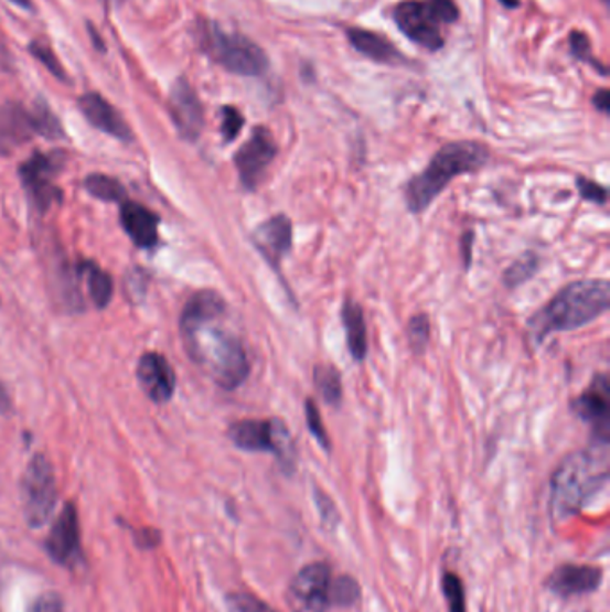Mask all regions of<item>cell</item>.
Returning a JSON list of instances; mask_svg holds the SVG:
<instances>
[{
  "mask_svg": "<svg viewBox=\"0 0 610 612\" xmlns=\"http://www.w3.org/2000/svg\"><path fill=\"white\" fill-rule=\"evenodd\" d=\"M226 301L213 290L195 292L181 313V335L190 358L226 390L237 389L252 373L246 347L221 324Z\"/></svg>",
  "mask_w": 610,
  "mask_h": 612,
  "instance_id": "6da1fadb",
  "label": "cell"
},
{
  "mask_svg": "<svg viewBox=\"0 0 610 612\" xmlns=\"http://www.w3.org/2000/svg\"><path fill=\"white\" fill-rule=\"evenodd\" d=\"M609 480V444L597 442L564 459L552 476V516L564 522L591 502Z\"/></svg>",
  "mask_w": 610,
  "mask_h": 612,
  "instance_id": "7a4b0ae2",
  "label": "cell"
},
{
  "mask_svg": "<svg viewBox=\"0 0 610 612\" xmlns=\"http://www.w3.org/2000/svg\"><path fill=\"white\" fill-rule=\"evenodd\" d=\"M610 286L607 280H584L564 287L554 300L531 319L535 342L558 332H571L592 323L609 310Z\"/></svg>",
  "mask_w": 610,
  "mask_h": 612,
  "instance_id": "3957f363",
  "label": "cell"
},
{
  "mask_svg": "<svg viewBox=\"0 0 610 612\" xmlns=\"http://www.w3.org/2000/svg\"><path fill=\"white\" fill-rule=\"evenodd\" d=\"M488 162L489 149L483 143L471 140L448 143L437 151L421 174L408 181L405 186L407 208L411 214H421L454 178L480 171Z\"/></svg>",
  "mask_w": 610,
  "mask_h": 612,
  "instance_id": "277c9868",
  "label": "cell"
},
{
  "mask_svg": "<svg viewBox=\"0 0 610 612\" xmlns=\"http://www.w3.org/2000/svg\"><path fill=\"white\" fill-rule=\"evenodd\" d=\"M394 20L403 34L428 51H439L445 45L440 34L442 25L459 20V8L453 0H405L396 6Z\"/></svg>",
  "mask_w": 610,
  "mask_h": 612,
  "instance_id": "5b68a950",
  "label": "cell"
},
{
  "mask_svg": "<svg viewBox=\"0 0 610 612\" xmlns=\"http://www.w3.org/2000/svg\"><path fill=\"white\" fill-rule=\"evenodd\" d=\"M203 47L226 71L238 76H260L269 60L255 42L238 33H226L217 25L203 28Z\"/></svg>",
  "mask_w": 610,
  "mask_h": 612,
  "instance_id": "8992f818",
  "label": "cell"
},
{
  "mask_svg": "<svg viewBox=\"0 0 610 612\" xmlns=\"http://www.w3.org/2000/svg\"><path fill=\"white\" fill-rule=\"evenodd\" d=\"M229 439L235 447L246 451H269L278 457L285 470H293V450L289 428L279 419L256 421L246 419L229 428Z\"/></svg>",
  "mask_w": 610,
  "mask_h": 612,
  "instance_id": "52a82bcc",
  "label": "cell"
},
{
  "mask_svg": "<svg viewBox=\"0 0 610 612\" xmlns=\"http://www.w3.org/2000/svg\"><path fill=\"white\" fill-rule=\"evenodd\" d=\"M22 496L29 525L34 528L42 527L53 514L57 498L56 476L47 457L36 455L29 462L22 484Z\"/></svg>",
  "mask_w": 610,
  "mask_h": 612,
  "instance_id": "ba28073f",
  "label": "cell"
},
{
  "mask_svg": "<svg viewBox=\"0 0 610 612\" xmlns=\"http://www.w3.org/2000/svg\"><path fill=\"white\" fill-rule=\"evenodd\" d=\"M333 575L327 562H312L290 580L287 602L293 612H327L333 608Z\"/></svg>",
  "mask_w": 610,
  "mask_h": 612,
  "instance_id": "9c48e42d",
  "label": "cell"
},
{
  "mask_svg": "<svg viewBox=\"0 0 610 612\" xmlns=\"http://www.w3.org/2000/svg\"><path fill=\"white\" fill-rule=\"evenodd\" d=\"M276 154H278V143L269 129L266 126L253 129L249 140L235 154V167L244 189L256 191L260 186L267 169L275 162Z\"/></svg>",
  "mask_w": 610,
  "mask_h": 612,
  "instance_id": "30bf717a",
  "label": "cell"
},
{
  "mask_svg": "<svg viewBox=\"0 0 610 612\" xmlns=\"http://www.w3.org/2000/svg\"><path fill=\"white\" fill-rule=\"evenodd\" d=\"M62 167L60 154L36 152L20 167V178L24 183L31 203L40 212H47L51 204L62 201V191L54 185V176Z\"/></svg>",
  "mask_w": 610,
  "mask_h": 612,
  "instance_id": "8fae6325",
  "label": "cell"
},
{
  "mask_svg": "<svg viewBox=\"0 0 610 612\" xmlns=\"http://www.w3.org/2000/svg\"><path fill=\"white\" fill-rule=\"evenodd\" d=\"M571 410L592 427L595 441L607 442L610 436V385L607 375H597L589 389L572 399Z\"/></svg>",
  "mask_w": 610,
  "mask_h": 612,
  "instance_id": "7c38bea8",
  "label": "cell"
},
{
  "mask_svg": "<svg viewBox=\"0 0 610 612\" xmlns=\"http://www.w3.org/2000/svg\"><path fill=\"white\" fill-rule=\"evenodd\" d=\"M172 120L181 137L195 142L204 126V111L200 97L186 79H178L172 86L171 99Z\"/></svg>",
  "mask_w": 610,
  "mask_h": 612,
  "instance_id": "4fadbf2b",
  "label": "cell"
},
{
  "mask_svg": "<svg viewBox=\"0 0 610 612\" xmlns=\"http://www.w3.org/2000/svg\"><path fill=\"white\" fill-rule=\"evenodd\" d=\"M252 240L267 264L279 272L281 260L292 249V223L287 215H275L253 232Z\"/></svg>",
  "mask_w": 610,
  "mask_h": 612,
  "instance_id": "5bb4252c",
  "label": "cell"
},
{
  "mask_svg": "<svg viewBox=\"0 0 610 612\" xmlns=\"http://www.w3.org/2000/svg\"><path fill=\"white\" fill-rule=\"evenodd\" d=\"M137 376L143 393L154 404H167L174 395V371L160 353H146L138 362Z\"/></svg>",
  "mask_w": 610,
  "mask_h": 612,
  "instance_id": "9a60e30c",
  "label": "cell"
},
{
  "mask_svg": "<svg viewBox=\"0 0 610 612\" xmlns=\"http://www.w3.org/2000/svg\"><path fill=\"white\" fill-rule=\"evenodd\" d=\"M603 573L595 566L564 565L546 580V588L560 599H572L592 593L600 588Z\"/></svg>",
  "mask_w": 610,
  "mask_h": 612,
  "instance_id": "2e32d148",
  "label": "cell"
},
{
  "mask_svg": "<svg viewBox=\"0 0 610 612\" xmlns=\"http://www.w3.org/2000/svg\"><path fill=\"white\" fill-rule=\"evenodd\" d=\"M47 550L62 565H71L79 554V522L74 505H65L57 516L53 530L49 534Z\"/></svg>",
  "mask_w": 610,
  "mask_h": 612,
  "instance_id": "e0dca14e",
  "label": "cell"
},
{
  "mask_svg": "<svg viewBox=\"0 0 610 612\" xmlns=\"http://www.w3.org/2000/svg\"><path fill=\"white\" fill-rule=\"evenodd\" d=\"M79 109L85 119L103 133L119 138L122 142H129L133 137L122 115L99 94H85L81 97Z\"/></svg>",
  "mask_w": 610,
  "mask_h": 612,
  "instance_id": "ac0fdd59",
  "label": "cell"
},
{
  "mask_svg": "<svg viewBox=\"0 0 610 612\" xmlns=\"http://www.w3.org/2000/svg\"><path fill=\"white\" fill-rule=\"evenodd\" d=\"M31 111L24 106L6 103L0 105V152L13 151L34 137Z\"/></svg>",
  "mask_w": 610,
  "mask_h": 612,
  "instance_id": "d6986e66",
  "label": "cell"
},
{
  "mask_svg": "<svg viewBox=\"0 0 610 612\" xmlns=\"http://www.w3.org/2000/svg\"><path fill=\"white\" fill-rule=\"evenodd\" d=\"M120 223L128 233L129 238L142 249H152L158 246V226L160 218L154 212L142 204L124 203L120 208Z\"/></svg>",
  "mask_w": 610,
  "mask_h": 612,
  "instance_id": "ffe728a7",
  "label": "cell"
},
{
  "mask_svg": "<svg viewBox=\"0 0 610 612\" xmlns=\"http://www.w3.org/2000/svg\"><path fill=\"white\" fill-rule=\"evenodd\" d=\"M347 39L360 54H364L365 57H370L374 62L388 63V65L405 62V57L398 49L394 47L393 43L388 42L385 36L373 33V31L351 28L347 29Z\"/></svg>",
  "mask_w": 610,
  "mask_h": 612,
  "instance_id": "44dd1931",
  "label": "cell"
},
{
  "mask_svg": "<svg viewBox=\"0 0 610 612\" xmlns=\"http://www.w3.org/2000/svg\"><path fill=\"white\" fill-rule=\"evenodd\" d=\"M342 321L345 328V341L350 353L356 362L364 361L367 356V326H365L364 312L356 301L347 300L342 309Z\"/></svg>",
  "mask_w": 610,
  "mask_h": 612,
  "instance_id": "7402d4cb",
  "label": "cell"
},
{
  "mask_svg": "<svg viewBox=\"0 0 610 612\" xmlns=\"http://www.w3.org/2000/svg\"><path fill=\"white\" fill-rule=\"evenodd\" d=\"M79 271L86 278L88 292H90L95 307L97 309H106L111 298H114V281H111V276L103 271L99 266H95L94 261L81 264Z\"/></svg>",
  "mask_w": 610,
  "mask_h": 612,
  "instance_id": "603a6c76",
  "label": "cell"
},
{
  "mask_svg": "<svg viewBox=\"0 0 610 612\" xmlns=\"http://www.w3.org/2000/svg\"><path fill=\"white\" fill-rule=\"evenodd\" d=\"M313 384L319 395L332 407H339L342 401L341 373L330 364H319L313 369Z\"/></svg>",
  "mask_w": 610,
  "mask_h": 612,
  "instance_id": "cb8c5ba5",
  "label": "cell"
},
{
  "mask_svg": "<svg viewBox=\"0 0 610 612\" xmlns=\"http://www.w3.org/2000/svg\"><path fill=\"white\" fill-rule=\"evenodd\" d=\"M85 186L86 191L100 201L117 203V201H122L126 197V191L120 185V181L106 176V174H90V176H86Z\"/></svg>",
  "mask_w": 610,
  "mask_h": 612,
  "instance_id": "d4e9b609",
  "label": "cell"
},
{
  "mask_svg": "<svg viewBox=\"0 0 610 612\" xmlns=\"http://www.w3.org/2000/svg\"><path fill=\"white\" fill-rule=\"evenodd\" d=\"M31 111V119H33L34 133L40 137L51 138L57 140L63 138L62 122L57 120L53 109L49 108L47 103H36Z\"/></svg>",
  "mask_w": 610,
  "mask_h": 612,
  "instance_id": "484cf974",
  "label": "cell"
},
{
  "mask_svg": "<svg viewBox=\"0 0 610 612\" xmlns=\"http://www.w3.org/2000/svg\"><path fill=\"white\" fill-rule=\"evenodd\" d=\"M539 269V257L535 253H525L523 257L517 258L514 264H512L509 269H506L505 275H503V283H505L509 289H517V287L523 286L525 281L531 280L532 276Z\"/></svg>",
  "mask_w": 610,
  "mask_h": 612,
  "instance_id": "4316f807",
  "label": "cell"
},
{
  "mask_svg": "<svg viewBox=\"0 0 610 612\" xmlns=\"http://www.w3.org/2000/svg\"><path fill=\"white\" fill-rule=\"evenodd\" d=\"M442 591L450 612H468L465 609V589L459 575L446 571L442 575Z\"/></svg>",
  "mask_w": 610,
  "mask_h": 612,
  "instance_id": "83f0119b",
  "label": "cell"
},
{
  "mask_svg": "<svg viewBox=\"0 0 610 612\" xmlns=\"http://www.w3.org/2000/svg\"><path fill=\"white\" fill-rule=\"evenodd\" d=\"M360 600V586L355 579H351L347 575L333 579L332 602L339 608H351L353 603Z\"/></svg>",
  "mask_w": 610,
  "mask_h": 612,
  "instance_id": "f1b7e54d",
  "label": "cell"
},
{
  "mask_svg": "<svg viewBox=\"0 0 610 612\" xmlns=\"http://www.w3.org/2000/svg\"><path fill=\"white\" fill-rule=\"evenodd\" d=\"M569 45H571L572 56L580 60V62L589 63L591 67L600 72L601 76H607V67L603 63L598 62L595 54H592L591 42H589L586 34L580 33V31H572L571 36H569Z\"/></svg>",
  "mask_w": 610,
  "mask_h": 612,
  "instance_id": "f546056e",
  "label": "cell"
},
{
  "mask_svg": "<svg viewBox=\"0 0 610 612\" xmlns=\"http://www.w3.org/2000/svg\"><path fill=\"white\" fill-rule=\"evenodd\" d=\"M428 341H430V319L422 313L414 315L408 321V342H410L411 350L416 353L425 352Z\"/></svg>",
  "mask_w": 610,
  "mask_h": 612,
  "instance_id": "4dcf8cb0",
  "label": "cell"
},
{
  "mask_svg": "<svg viewBox=\"0 0 610 612\" xmlns=\"http://www.w3.org/2000/svg\"><path fill=\"white\" fill-rule=\"evenodd\" d=\"M304 416H307V427L315 439H318L319 444H321L324 450L330 451L332 448V442H330V437H328L327 428L322 425L321 414H319L318 405L313 399H307L304 404Z\"/></svg>",
  "mask_w": 610,
  "mask_h": 612,
  "instance_id": "1f68e13d",
  "label": "cell"
},
{
  "mask_svg": "<svg viewBox=\"0 0 610 612\" xmlns=\"http://www.w3.org/2000/svg\"><path fill=\"white\" fill-rule=\"evenodd\" d=\"M29 53L33 54V56L36 57L42 65H45V68H47L51 74L60 77V79H67L65 68H63L62 63H60L56 54L53 53V49L49 47L47 43H29Z\"/></svg>",
  "mask_w": 610,
  "mask_h": 612,
  "instance_id": "d6a6232c",
  "label": "cell"
},
{
  "mask_svg": "<svg viewBox=\"0 0 610 612\" xmlns=\"http://www.w3.org/2000/svg\"><path fill=\"white\" fill-rule=\"evenodd\" d=\"M229 612H278L249 593H232L226 599Z\"/></svg>",
  "mask_w": 610,
  "mask_h": 612,
  "instance_id": "836d02e7",
  "label": "cell"
},
{
  "mask_svg": "<svg viewBox=\"0 0 610 612\" xmlns=\"http://www.w3.org/2000/svg\"><path fill=\"white\" fill-rule=\"evenodd\" d=\"M223 126H221V131H223V137L226 142H233L235 138L240 135L242 128H244V117H242L240 111L233 106H224L223 111Z\"/></svg>",
  "mask_w": 610,
  "mask_h": 612,
  "instance_id": "e575fe53",
  "label": "cell"
},
{
  "mask_svg": "<svg viewBox=\"0 0 610 612\" xmlns=\"http://www.w3.org/2000/svg\"><path fill=\"white\" fill-rule=\"evenodd\" d=\"M577 189L584 200L591 203L607 204V189L601 186L597 181L587 180V178H577Z\"/></svg>",
  "mask_w": 610,
  "mask_h": 612,
  "instance_id": "d590c367",
  "label": "cell"
},
{
  "mask_svg": "<svg viewBox=\"0 0 610 612\" xmlns=\"http://www.w3.org/2000/svg\"><path fill=\"white\" fill-rule=\"evenodd\" d=\"M315 504H318L319 513H321L322 523H324L328 528L335 527L336 522H339V514H336V508L332 500L328 498V494L315 490Z\"/></svg>",
  "mask_w": 610,
  "mask_h": 612,
  "instance_id": "8d00e7d4",
  "label": "cell"
},
{
  "mask_svg": "<svg viewBox=\"0 0 610 612\" xmlns=\"http://www.w3.org/2000/svg\"><path fill=\"white\" fill-rule=\"evenodd\" d=\"M31 612H60V602H57V599H49V597H45V599H40L39 602H36V605H34Z\"/></svg>",
  "mask_w": 610,
  "mask_h": 612,
  "instance_id": "74e56055",
  "label": "cell"
},
{
  "mask_svg": "<svg viewBox=\"0 0 610 612\" xmlns=\"http://www.w3.org/2000/svg\"><path fill=\"white\" fill-rule=\"evenodd\" d=\"M592 103H595V106H597V109H600V111H603V114H609V109H610L609 90H606V88H603V90H598L597 94H595V97H592Z\"/></svg>",
  "mask_w": 610,
  "mask_h": 612,
  "instance_id": "f35d334b",
  "label": "cell"
},
{
  "mask_svg": "<svg viewBox=\"0 0 610 612\" xmlns=\"http://www.w3.org/2000/svg\"><path fill=\"white\" fill-rule=\"evenodd\" d=\"M473 232L464 233V238H462V255H464V266L469 269L471 266V247H473Z\"/></svg>",
  "mask_w": 610,
  "mask_h": 612,
  "instance_id": "ab89813d",
  "label": "cell"
},
{
  "mask_svg": "<svg viewBox=\"0 0 610 612\" xmlns=\"http://www.w3.org/2000/svg\"><path fill=\"white\" fill-rule=\"evenodd\" d=\"M11 412V399L6 393L4 385L0 384V414Z\"/></svg>",
  "mask_w": 610,
  "mask_h": 612,
  "instance_id": "60d3db41",
  "label": "cell"
},
{
  "mask_svg": "<svg viewBox=\"0 0 610 612\" xmlns=\"http://www.w3.org/2000/svg\"><path fill=\"white\" fill-rule=\"evenodd\" d=\"M11 2L20 6V8H24V10H29V8H31V0H11Z\"/></svg>",
  "mask_w": 610,
  "mask_h": 612,
  "instance_id": "b9f144b4",
  "label": "cell"
},
{
  "mask_svg": "<svg viewBox=\"0 0 610 612\" xmlns=\"http://www.w3.org/2000/svg\"><path fill=\"white\" fill-rule=\"evenodd\" d=\"M500 2L506 8H517L520 6V0H500Z\"/></svg>",
  "mask_w": 610,
  "mask_h": 612,
  "instance_id": "7bdbcfd3",
  "label": "cell"
}]
</instances>
